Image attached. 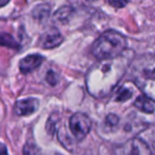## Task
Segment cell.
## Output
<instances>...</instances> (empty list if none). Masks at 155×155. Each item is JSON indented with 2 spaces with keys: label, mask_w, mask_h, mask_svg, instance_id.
Instances as JSON below:
<instances>
[{
  "label": "cell",
  "mask_w": 155,
  "mask_h": 155,
  "mask_svg": "<svg viewBox=\"0 0 155 155\" xmlns=\"http://www.w3.org/2000/svg\"><path fill=\"white\" fill-rule=\"evenodd\" d=\"M133 60V52L124 51L112 59L99 60L86 77L88 92L96 98L108 96L117 86Z\"/></svg>",
  "instance_id": "6da1fadb"
},
{
  "label": "cell",
  "mask_w": 155,
  "mask_h": 155,
  "mask_svg": "<svg viewBox=\"0 0 155 155\" xmlns=\"http://www.w3.org/2000/svg\"><path fill=\"white\" fill-rule=\"evenodd\" d=\"M131 77L146 97L155 102V57L143 55L132 60Z\"/></svg>",
  "instance_id": "7a4b0ae2"
},
{
  "label": "cell",
  "mask_w": 155,
  "mask_h": 155,
  "mask_svg": "<svg viewBox=\"0 0 155 155\" xmlns=\"http://www.w3.org/2000/svg\"><path fill=\"white\" fill-rule=\"evenodd\" d=\"M127 39L123 34L116 31L102 33L92 45V54L98 60L112 59L121 55L126 51Z\"/></svg>",
  "instance_id": "3957f363"
},
{
  "label": "cell",
  "mask_w": 155,
  "mask_h": 155,
  "mask_svg": "<svg viewBox=\"0 0 155 155\" xmlns=\"http://www.w3.org/2000/svg\"><path fill=\"white\" fill-rule=\"evenodd\" d=\"M114 153L115 155H153L148 143L138 137L130 138L117 146Z\"/></svg>",
  "instance_id": "277c9868"
},
{
  "label": "cell",
  "mask_w": 155,
  "mask_h": 155,
  "mask_svg": "<svg viewBox=\"0 0 155 155\" xmlns=\"http://www.w3.org/2000/svg\"><path fill=\"white\" fill-rule=\"evenodd\" d=\"M69 126L74 137L77 140H82L90 132L92 123L88 115L81 112H77L71 116L69 120Z\"/></svg>",
  "instance_id": "5b68a950"
},
{
  "label": "cell",
  "mask_w": 155,
  "mask_h": 155,
  "mask_svg": "<svg viewBox=\"0 0 155 155\" xmlns=\"http://www.w3.org/2000/svg\"><path fill=\"white\" fill-rule=\"evenodd\" d=\"M39 107V100L37 98H25L21 99L15 104L14 111L19 116H25L31 115L36 112Z\"/></svg>",
  "instance_id": "8992f818"
},
{
  "label": "cell",
  "mask_w": 155,
  "mask_h": 155,
  "mask_svg": "<svg viewBox=\"0 0 155 155\" xmlns=\"http://www.w3.org/2000/svg\"><path fill=\"white\" fill-rule=\"evenodd\" d=\"M63 37L57 29L48 30L41 37V45L43 49H54L62 42Z\"/></svg>",
  "instance_id": "52a82bcc"
},
{
  "label": "cell",
  "mask_w": 155,
  "mask_h": 155,
  "mask_svg": "<svg viewBox=\"0 0 155 155\" xmlns=\"http://www.w3.org/2000/svg\"><path fill=\"white\" fill-rule=\"evenodd\" d=\"M43 57L40 54H32L28 55L27 57L22 58L19 62V70L22 74H29L39 68V65L42 63Z\"/></svg>",
  "instance_id": "ba28073f"
},
{
  "label": "cell",
  "mask_w": 155,
  "mask_h": 155,
  "mask_svg": "<svg viewBox=\"0 0 155 155\" xmlns=\"http://www.w3.org/2000/svg\"><path fill=\"white\" fill-rule=\"evenodd\" d=\"M134 106L141 112L147 113V114H153L155 111V107L152 100H150L145 95H140L139 97H137L134 101Z\"/></svg>",
  "instance_id": "9c48e42d"
},
{
  "label": "cell",
  "mask_w": 155,
  "mask_h": 155,
  "mask_svg": "<svg viewBox=\"0 0 155 155\" xmlns=\"http://www.w3.org/2000/svg\"><path fill=\"white\" fill-rule=\"evenodd\" d=\"M72 14H73V8L71 6H63L55 13L54 17L56 20L60 21V22H67Z\"/></svg>",
  "instance_id": "30bf717a"
},
{
  "label": "cell",
  "mask_w": 155,
  "mask_h": 155,
  "mask_svg": "<svg viewBox=\"0 0 155 155\" xmlns=\"http://www.w3.org/2000/svg\"><path fill=\"white\" fill-rule=\"evenodd\" d=\"M0 45L15 50H17L19 48L18 42L10 34H0Z\"/></svg>",
  "instance_id": "8fae6325"
},
{
  "label": "cell",
  "mask_w": 155,
  "mask_h": 155,
  "mask_svg": "<svg viewBox=\"0 0 155 155\" xmlns=\"http://www.w3.org/2000/svg\"><path fill=\"white\" fill-rule=\"evenodd\" d=\"M133 95V91L131 90L129 87L124 86L117 91L116 93V97H115V100L118 102H124L127 100H129Z\"/></svg>",
  "instance_id": "7c38bea8"
},
{
  "label": "cell",
  "mask_w": 155,
  "mask_h": 155,
  "mask_svg": "<svg viewBox=\"0 0 155 155\" xmlns=\"http://www.w3.org/2000/svg\"><path fill=\"white\" fill-rule=\"evenodd\" d=\"M50 14V8L48 4H40L33 11V16L36 19H45Z\"/></svg>",
  "instance_id": "4fadbf2b"
},
{
  "label": "cell",
  "mask_w": 155,
  "mask_h": 155,
  "mask_svg": "<svg viewBox=\"0 0 155 155\" xmlns=\"http://www.w3.org/2000/svg\"><path fill=\"white\" fill-rule=\"evenodd\" d=\"M23 155H42V153L35 143H27L23 147Z\"/></svg>",
  "instance_id": "5bb4252c"
},
{
  "label": "cell",
  "mask_w": 155,
  "mask_h": 155,
  "mask_svg": "<svg viewBox=\"0 0 155 155\" xmlns=\"http://www.w3.org/2000/svg\"><path fill=\"white\" fill-rule=\"evenodd\" d=\"M106 124L108 127H112V128H114V127H116L117 124L119 123V118L118 116H116L115 114H109L108 116L106 117Z\"/></svg>",
  "instance_id": "9a60e30c"
},
{
  "label": "cell",
  "mask_w": 155,
  "mask_h": 155,
  "mask_svg": "<svg viewBox=\"0 0 155 155\" xmlns=\"http://www.w3.org/2000/svg\"><path fill=\"white\" fill-rule=\"evenodd\" d=\"M47 81H48V84H51V86H55L58 82V75L55 72L51 70V71H49L47 74Z\"/></svg>",
  "instance_id": "2e32d148"
},
{
  "label": "cell",
  "mask_w": 155,
  "mask_h": 155,
  "mask_svg": "<svg viewBox=\"0 0 155 155\" xmlns=\"http://www.w3.org/2000/svg\"><path fill=\"white\" fill-rule=\"evenodd\" d=\"M129 0H109V4L113 8H121L128 4Z\"/></svg>",
  "instance_id": "e0dca14e"
},
{
  "label": "cell",
  "mask_w": 155,
  "mask_h": 155,
  "mask_svg": "<svg viewBox=\"0 0 155 155\" xmlns=\"http://www.w3.org/2000/svg\"><path fill=\"white\" fill-rule=\"evenodd\" d=\"M0 155H8V150H6V147L1 143H0Z\"/></svg>",
  "instance_id": "ac0fdd59"
},
{
  "label": "cell",
  "mask_w": 155,
  "mask_h": 155,
  "mask_svg": "<svg viewBox=\"0 0 155 155\" xmlns=\"http://www.w3.org/2000/svg\"><path fill=\"white\" fill-rule=\"evenodd\" d=\"M11 0H0V8H2V6L6 5V4L10 2Z\"/></svg>",
  "instance_id": "d6986e66"
},
{
  "label": "cell",
  "mask_w": 155,
  "mask_h": 155,
  "mask_svg": "<svg viewBox=\"0 0 155 155\" xmlns=\"http://www.w3.org/2000/svg\"><path fill=\"white\" fill-rule=\"evenodd\" d=\"M88 1H95V0H88Z\"/></svg>",
  "instance_id": "ffe728a7"
}]
</instances>
